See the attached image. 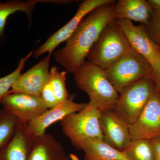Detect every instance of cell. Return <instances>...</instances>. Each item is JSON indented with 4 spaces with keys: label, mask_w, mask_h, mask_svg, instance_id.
I'll return each mask as SVG.
<instances>
[{
    "label": "cell",
    "mask_w": 160,
    "mask_h": 160,
    "mask_svg": "<svg viewBox=\"0 0 160 160\" xmlns=\"http://www.w3.org/2000/svg\"><path fill=\"white\" fill-rule=\"evenodd\" d=\"M116 1L104 4L92 10L81 21L66 46L53 53L57 62L67 72L72 73L86 62V59L101 32L114 20Z\"/></svg>",
    "instance_id": "obj_1"
},
{
    "label": "cell",
    "mask_w": 160,
    "mask_h": 160,
    "mask_svg": "<svg viewBox=\"0 0 160 160\" xmlns=\"http://www.w3.org/2000/svg\"><path fill=\"white\" fill-rule=\"evenodd\" d=\"M33 54V52L31 51L25 57L21 58L14 71L6 76L0 78V103L2 102L3 98L9 94L13 83L22 74V70L25 67L26 61Z\"/></svg>",
    "instance_id": "obj_22"
},
{
    "label": "cell",
    "mask_w": 160,
    "mask_h": 160,
    "mask_svg": "<svg viewBox=\"0 0 160 160\" xmlns=\"http://www.w3.org/2000/svg\"><path fill=\"white\" fill-rule=\"evenodd\" d=\"M69 157L70 160H80L79 158L76 155L73 154V153H70L69 155Z\"/></svg>",
    "instance_id": "obj_28"
},
{
    "label": "cell",
    "mask_w": 160,
    "mask_h": 160,
    "mask_svg": "<svg viewBox=\"0 0 160 160\" xmlns=\"http://www.w3.org/2000/svg\"><path fill=\"white\" fill-rule=\"evenodd\" d=\"M66 160H70V158H69V156H68V157L66 159Z\"/></svg>",
    "instance_id": "obj_29"
},
{
    "label": "cell",
    "mask_w": 160,
    "mask_h": 160,
    "mask_svg": "<svg viewBox=\"0 0 160 160\" xmlns=\"http://www.w3.org/2000/svg\"><path fill=\"white\" fill-rule=\"evenodd\" d=\"M100 115L99 109L88 103L82 111L69 114L60 121L63 133L77 149L82 150L88 140H103L100 126Z\"/></svg>",
    "instance_id": "obj_4"
},
{
    "label": "cell",
    "mask_w": 160,
    "mask_h": 160,
    "mask_svg": "<svg viewBox=\"0 0 160 160\" xmlns=\"http://www.w3.org/2000/svg\"><path fill=\"white\" fill-rule=\"evenodd\" d=\"M85 160H131L124 151L109 146L103 140L92 139L84 144Z\"/></svg>",
    "instance_id": "obj_17"
},
{
    "label": "cell",
    "mask_w": 160,
    "mask_h": 160,
    "mask_svg": "<svg viewBox=\"0 0 160 160\" xmlns=\"http://www.w3.org/2000/svg\"><path fill=\"white\" fill-rule=\"evenodd\" d=\"M153 9H160V0H148Z\"/></svg>",
    "instance_id": "obj_27"
},
{
    "label": "cell",
    "mask_w": 160,
    "mask_h": 160,
    "mask_svg": "<svg viewBox=\"0 0 160 160\" xmlns=\"http://www.w3.org/2000/svg\"><path fill=\"white\" fill-rule=\"evenodd\" d=\"M132 49L143 56L156 70L160 64V49L149 36L145 26L129 20L117 21Z\"/></svg>",
    "instance_id": "obj_8"
},
{
    "label": "cell",
    "mask_w": 160,
    "mask_h": 160,
    "mask_svg": "<svg viewBox=\"0 0 160 160\" xmlns=\"http://www.w3.org/2000/svg\"><path fill=\"white\" fill-rule=\"evenodd\" d=\"M35 139L27 124L20 123L11 141L0 150V160H29Z\"/></svg>",
    "instance_id": "obj_14"
},
{
    "label": "cell",
    "mask_w": 160,
    "mask_h": 160,
    "mask_svg": "<svg viewBox=\"0 0 160 160\" xmlns=\"http://www.w3.org/2000/svg\"><path fill=\"white\" fill-rule=\"evenodd\" d=\"M132 49L126 36L114 20L103 29L86 59L105 70Z\"/></svg>",
    "instance_id": "obj_3"
},
{
    "label": "cell",
    "mask_w": 160,
    "mask_h": 160,
    "mask_svg": "<svg viewBox=\"0 0 160 160\" xmlns=\"http://www.w3.org/2000/svg\"><path fill=\"white\" fill-rule=\"evenodd\" d=\"M100 128L104 142L121 151H124L132 140L129 125L113 110L101 111Z\"/></svg>",
    "instance_id": "obj_11"
},
{
    "label": "cell",
    "mask_w": 160,
    "mask_h": 160,
    "mask_svg": "<svg viewBox=\"0 0 160 160\" xmlns=\"http://www.w3.org/2000/svg\"><path fill=\"white\" fill-rule=\"evenodd\" d=\"M73 74L78 87L89 97V105L101 111L113 110L119 93L105 70L86 61Z\"/></svg>",
    "instance_id": "obj_2"
},
{
    "label": "cell",
    "mask_w": 160,
    "mask_h": 160,
    "mask_svg": "<svg viewBox=\"0 0 160 160\" xmlns=\"http://www.w3.org/2000/svg\"><path fill=\"white\" fill-rule=\"evenodd\" d=\"M156 91L151 78L126 86L120 92L113 111L128 125L134 122Z\"/></svg>",
    "instance_id": "obj_5"
},
{
    "label": "cell",
    "mask_w": 160,
    "mask_h": 160,
    "mask_svg": "<svg viewBox=\"0 0 160 160\" xmlns=\"http://www.w3.org/2000/svg\"><path fill=\"white\" fill-rule=\"evenodd\" d=\"M151 78L154 82L156 91L160 94V64L157 69L153 70Z\"/></svg>",
    "instance_id": "obj_26"
},
{
    "label": "cell",
    "mask_w": 160,
    "mask_h": 160,
    "mask_svg": "<svg viewBox=\"0 0 160 160\" xmlns=\"http://www.w3.org/2000/svg\"><path fill=\"white\" fill-rule=\"evenodd\" d=\"M41 96L43 102L48 109H51L59 104L54 92L49 82L43 88Z\"/></svg>",
    "instance_id": "obj_24"
},
{
    "label": "cell",
    "mask_w": 160,
    "mask_h": 160,
    "mask_svg": "<svg viewBox=\"0 0 160 160\" xmlns=\"http://www.w3.org/2000/svg\"><path fill=\"white\" fill-rule=\"evenodd\" d=\"M145 26L149 36L160 49V9H153L149 22Z\"/></svg>",
    "instance_id": "obj_23"
},
{
    "label": "cell",
    "mask_w": 160,
    "mask_h": 160,
    "mask_svg": "<svg viewBox=\"0 0 160 160\" xmlns=\"http://www.w3.org/2000/svg\"><path fill=\"white\" fill-rule=\"evenodd\" d=\"M150 141L154 150V160H160V137L154 138Z\"/></svg>",
    "instance_id": "obj_25"
},
{
    "label": "cell",
    "mask_w": 160,
    "mask_h": 160,
    "mask_svg": "<svg viewBox=\"0 0 160 160\" xmlns=\"http://www.w3.org/2000/svg\"><path fill=\"white\" fill-rule=\"evenodd\" d=\"M105 71L119 93L126 86L151 78L153 69L143 56L132 49Z\"/></svg>",
    "instance_id": "obj_6"
},
{
    "label": "cell",
    "mask_w": 160,
    "mask_h": 160,
    "mask_svg": "<svg viewBox=\"0 0 160 160\" xmlns=\"http://www.w3.org/2000/svg\"><path fill=\"white\" fill-rule=\"evenodd\" d=\"M153 8L146 0H119L116 2L114 18L138 22L146 26L149 22Z\"/></svg>",
    "instance_id": "obj_15"
},
{
    "label": "cell",
    "mask_w": 160,
    "mask_h": 160,
    "mask_svg": "<svg viewBox=\"0 0 160 160\" xmlns=\"http://www.w3.org/2000/svg\"><path fill=\"white\" fill-rule=\"evenodd\" d=\"M132 140L160 137V94L156 91L137 120L129 125Z\"/></svg>",
    "instance_id": "obj_10"
},
{
    "label": "cell",
    "mask_w": 160,
    "mask_h": 160,
    "mask_svg": "<svg viewBox=\"0 0 160 160\" xmlns=\"http://www.w3.org/2000/svg\"><path fill=\"white\" fill-rule=\"evenodd\" d=\"M63 146L49 133L35 138L29 160H66Z\"/></svg>",
    "instance_id": "obj_16"
},
{
    "label": "cell",
    "mask_w": 160,
    "mask_h": 160,
    "mask_svg": "<svg viewBox=\"0 0 160 160\" xmlns=\"http://www.w3.org/2000/svg\"><path fill=\"white\" fill-rule=\"evenodd\" d=\"M51 54L48 53L39 62L20 75L9 93L19 92L41 96L43 88L49 82Z\"/></svg>",
    "instance_id": "obj_12"
},
{
    "label": "cell",
    "mask_w": 160,
    "mask_h": 160,
    "mask_svg": "<svg viewBox=\"0 0 160 160\" xmlns=\"http://www.w3.org/2000/svg\"><path fill=\"white\" fill-rule=\"evenodd\" d=\"M66 71H60L56 66H52L49 71V82L59 103L66 101L69 96L66 87Z\"/></svg>",
    "instance_id": "obj_21"
},
{
    "label": "cell",
    "mask_w": 160,
    "mask_h": 160,
    "mask_svg": "<svg viewBox=\"0 0 160 160\" xmlns=\"http://www.w3.org/2000/svg\"><path fill=\"white\" fill-rule=\"evenodd\" d=\"M74 95L69 96L66 101L48 109L36 119L27 124L28 130L34 138L46 133V129L52 124L61 121L67 116L82 111L88 103L74 102Z\"/></svg>",
    "instance_id": "obj_13"
},
{
    "label": "cell",
    "mask_w": 160,
    "mask_h": 160,
    "mask_svg": "<svg viewBox=\"0 0 160 160\" xmlns=\"http://www.w3.org/2000/svg\"><path fill=\"white\" fill-rule=\"evenodd\" d=\"M19 123L5 109L0 110V150L11 141Z\"/></svg>",
    "instance_id": "obj_20"
},
{
    "label": "cell",
    "mask_w": 160,
    "mask_h": 160,
    "mask_svg": "<svg viewBox=\"0 0 160 160\" xmlns=\"http://www.w3.org/2000/svg\"><path fill=\"white\" fill-rule=\"evenodd\" d=\"M131 160H154L153 147L150 140H132L124 151Z\"/></svg>",
    "instance_id": "obj_19"
},
{
    "label": "cell",
    "mask_w": 160,
    "mask_h": 160,
    "mask_svg": "<svg viewBox=\"0 0 160 160\" xmlns=\"http://www.w3.org/2000/svg\"><path fill=\"white\" fill-rule=\"evenodd\" d=\"M113 0H85L79 6L76 13L65 26L51 35L34 52L35 58L48 52L52 54L55 49L62 43L67 41L73 34L81 21L92 10Z\"/></svg>",
    "instance_id": "obj_9"
},
{
    "label": "cell",
    "mask_w": 160,
    "mask_h": 160,
    "mask_svg": "<svg viewBox=\"0 0 160 160\" xmlns=\"http://www.w3.org/2000/svg\"><path fill=\"white\" fill-rule=\"evenodd\" d=\"M1 104L20 123L25 124L36 119L48 109L41 96L19 92L7 94Z\"/></svg>",
    "instance_id": "obj_7"
},
{
    "label": "cell",
    "mask_w": 160,
    "mask_h": 160,
    "mask_svg": "<svg viewBox=\"0 0 160 160\" xmlns=\"http://www.w3.org/2000/svg\"><path fill=\"white\" fill-rule=\"evenodd\" d=\"M43 2L40 0H11L6 2H0V39L3 37L7 20L11 15L17 12H23L27 15L29 21H31L32 12L36 5Z\"/></svg>",
    "instance_id": "obj_18"
}]
</instances>
